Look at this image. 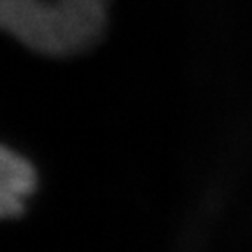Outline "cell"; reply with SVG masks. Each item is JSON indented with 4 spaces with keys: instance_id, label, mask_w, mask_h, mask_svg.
Wrapping results in <instances>:
<instances>
[{
    "instance_id": "6da1fadb",
    "label": "cell",
    "mask_w": 252,
    "mask_h": 252,
    "mask_svg": "<svg viewBox=\"0 0 252 252\" xmlns=\"http://www.w3.org/2000/svg\"><path fill=\"white\" fill-rule=\"evenodd\" d=\"M110 0H0V32L49 58L83 55L102 40Z\"/></svg>"
},
{
    "instance_id": "7a4b0ae2",
    "label": "cell",
    "mask_w": 252,
    "mask_h": 252,
    "mask_svg": "<svg viewBox=\"0 0 252 252\" xmlns=\"http://www.w3.org/2000/svg\"><path fill=\"white\" fill-rule=\"evenodd\" d=\"M39 189V172L28 156L0 142V220L18 219Z\"/></svg>"
}]
</instances>
